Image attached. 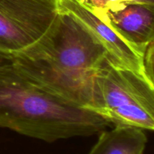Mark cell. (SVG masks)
<instances>
[{"label":"cell","mask_w":154,"mask_h":154,"mask_svg":"<svg viewBox=\"0 0 154 154\" xmlns=\"http://www.w3.org/2000/svg\"><path fill=\"white\" fill-rule=\"evenodd\" d=\"M12 57L11 54H5L0 53V72L11 67Z\"/></svg>","instance_id":"obj_10"},{"label":"cell","mask_w":154,"mask_h":154,"mask_svg":"<svg viewBox=\"0 0 154 154\" xmlns=\"http://www.w3.org/2000/svg\"><path fill=\"white\" fill-rule=\"evenodd\" d=\"M109 124L93 111L32 84L11 67L0 72V127L54 142L102 132Z\"/></svg>","instance_id":"obj_2"},{"label":"cell","mask_w":154,"mask_h":154,"mask_svg":"<svg viewBox=\"0 0 154 154\" xmlns=\"http://www.w3.org/2000/svg\"><path fill=\"white\" fill-rule=\"evenodd\" d=\"M98 12L119 35L144 55L147 47L154 40V6L129 2L113 10Z\"/></svg>","instance_id":"obj_5"},{"label":"cell","mask_w":154,"mask_h":154,"mask_svg":"<svg viewBox=\"0 0 154 154\" xmlns=\"http://www.w3.org/2000/svg\"><path fill=\"white\" fill-rule=\"evenodd\" d=\"M38 36L0 9V53L14 54L28 47Z\"/></svg>","instance_id":"obj_7"},{"label":"cell","mask_w":154,"mask_h":154,"mask_svg":"<svg viewBox=\"0 0 154 154\" xmlns=\"http://www.w3.org/2000/svg\"><path fill=\"white\" fill-rule=\"evenodd\" d=\"M129 2L141 3V4L148 5L154 6V0H129Z\"/></svg>","instance_id":"obj_11"},{"label":"cell","mask_w":154,"mask_h":154,"mask_svg":"<svg viewBox=\"0 0 154 154\" xmlns=\"http://www.w3.org/2000/svg\"><path fill=\"white\" fill-rule=\"evenodd\" d=\"M108 55L88 29L69 14L57 11L43 35L11 57L14 69L26 79L88 110L93 78Z\"/></svg>","instance_id":"obj_1"},{"label":"cell","mask_w":154,"mask_h":154,"mask_svg":"<svg viewBox=\"0 0 154 154\" xmlns=\"http://www.w3.org/2000/svg\"><path fill=\"white\" fill-rule=\"evenodd\" d=\"M143 66L146 78L154 87V40L149 44L144 51Z\"/></svg>","instance_id":"obj_8"},{"label":"cell","mask_w":154,"mask_h":154,"mask_svg":"<svg viewBox=\"0 0 154 154\" xmlns=\"http://www.w3.org/2000/svg\"><path fill=\"white\" fill-rule=\"evenodd\" d=\"M88 110L115 126L154 131V87L144 75L117 64L108 54L93 78Z\"/></svg>","instance_id":"obj_3"},{"label":"cell","mask_w":154,"mask_h":154,"mask_svg":"<svg viewBox=\"0 0 154 154\" xmlns=\"http://www.w3.org/2000/svg\"><path fill=\"white\" fill-rule=\"evenodd\" d=\"M147 137L143 129L129 126H115L102 131L89 154H143Z\"/></svg>","instance_id":"obj_6"},{"label":"cell","mask_w":154,"mask_h":154,"mask_svg":"<svg viewBox=\"0 0 154 154\" xmlns=\"http://www.w3.org/2000/svg\"><path fill=\"white\" fill-rule=\"evenodd\" d=\"M98 11L105 12L113 10L123 4L129 3V0H84Z\"/></svg>","instance_id":"obj_9"},{"label":"cell","mask_w":154,"mask_h":154,"mask_svg":"<svg viewBox=\"0 0 154 154\" xmlns=\"http://www.w3.org/2000/svg\"><path fill=\"white\" fill-rule=\"evenodd\" d=\"M55 4L57 11L69 14L88 29L116 63L145 76L144 55L119 35L93 7L84 0H55Z\"/></svg>","instance_id":"obj_4"}]
</instances>
